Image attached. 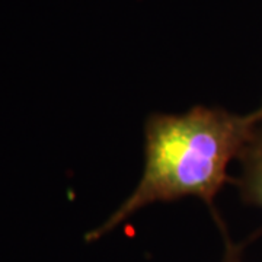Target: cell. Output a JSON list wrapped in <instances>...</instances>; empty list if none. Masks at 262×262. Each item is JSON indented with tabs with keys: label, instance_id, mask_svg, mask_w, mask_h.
<instances>
[{
	"label": "cell",
	"instance_id": "1",
	"mask_svg": "<svg viewBox=\"0 0 262 262\" xmlns=\"http://www.w3.org/2000/svg\"><path fill=\"white\" fill-rule=\"evenodd\" d=\"M262 120L251 114L194 106L185 114H153L144 124V170L136 189L102 225L86 234L95 242L128 217L155 203L187 196L203 200L214 219V198L229 181L227 168L239 159Z\"/></svg>",
	"mask_w": 262,
	"mask_h": 262
},
{
	"label": "cell",
	"instance_id": "2",
	"mask_svg": "<svg viewBox=\"0 0 262 262\" xmlns=\"http://www.w3.org/2000/svg\"><path fill=\"white\" fill-rule=\"evenodd\" d=\"M239 160L242 163V173L234 182L239 187L241 195L248 204L262 208V120L241 153Z\"/></svg>",
	"mask_w": 262,
	"mask_h": 262
},
{
	"label": "cell",
	"instance_id": "3",
	"mask_svg": "<svg viewBox=\"0 0 262 262\" xmlns=\"http://www.w3.org/2000/svg\"><path fill=\"white\" fill-rule=\"evenodd\" d=\"M242 249H244V245L232 244L226 236V252L223 262H241Z\"/></svg>",
	"mask_w": 262,
	"mask_h": 262
}]
</instances>
